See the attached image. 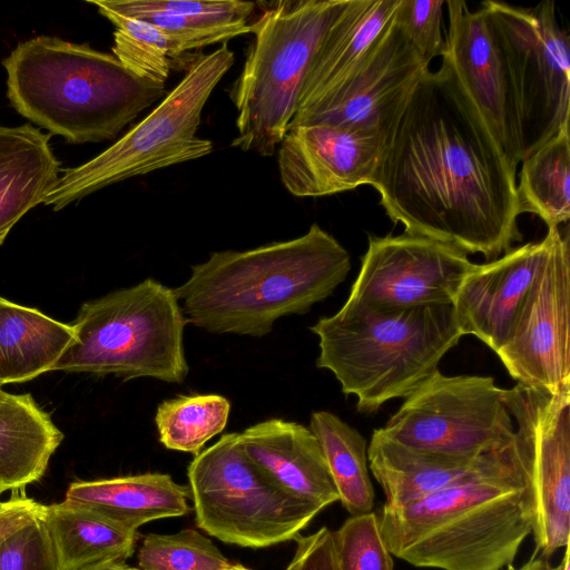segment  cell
Listing matches in <instances>:
<instances>
[{"label": "cell", "instance_id": "6da1fadb", "mask_svg": "<svg viewBox=\"0 0 570 570\" xmlns=\"http://www.w3.org/2000/svg\"><path fill=\"white\" fill-rule=\"evenodd\" d=\"M371 185L405 233L488 262L522 240L517 171L443 58L390 132Z\"/></svg>", "mask_w": 570, "mask_h": 570}, {"label": "cell", "instance_id": "7a4b0ae2", "mask_svg": "<svg viewBox=\"0 0 570 570\" xmlns=\"http://www.w3.org/2000/svg\"><path fill=\"white\" fill-rule=\"evenodd\" d=\"M392 556L421 568L502 570L532 533L534 502L514 438L485 452L464 476L419 500L383 505Z\"/></svg>", "mask_w": 570, "mask_h": 570}, {"label": "cell", "instance_id": "3957f363", "mask_svg": "<svg viewBox=\"0 0 570 570\" xmlns=\"http://www.w3.org/2000/svg\"><path fill=\"white\" fill-rule=\"evenodd\" d=\"M350 269L347 249L313 224L293 239L214 252L173 289L196 327L263 337L278 318L305 314L331 296Z\"/></svg>", "mask_w": 570, "mask_h": 570}, {"label": "cell", "instance_id": "277c9868", "mask_svg": "<svg viewBox=\"0 0 570 570\" xmlns=\"http://www.w3.org/2000/svg\"><path fill=\"white\" fill-rule=\"evenodd\" d=\"M2 66L11 106L72 144L115 138L167 95L165 86L137 77L112 53L51 36L20 42Z\"/></svg>", "mask_w": 570, "mask_h": 570}, {"label": "cell", "instance_id": "5b68a950", "mask_svg": "<svg viewBox=\"0 0 570 570\" xmlns=\"http://www.w3.org/2000/svg\"><path fill=\"white\" fill-rule=\"evenodd\" d=\"M316 366L333 373L363 414L405 399L463 336L453 304L383 307L348 301L309 327Z\"/></svg>", "mask_w": 570, "mask_h": 570}, {"label": "cell", "instance_id": "8992f818", "mask_svg": "<svg viewBox=\"0 0 570 570\" xmlns=\"http://www.w3.org/2000/svg\"><path fill=\"white\" fill-rule=\"evenodd\" d=\"M350 0H279L250 22V41L229 95L237 111L230 146L275 154L288 130L308 71Z\"/></svg>", "mask_w": 570, "mask_h": 570}, {"label": "cell", "instance_id": "52a82bcc", "mask_svg": "<svg viewBox=\"0 0 570 570\" xmlns=\"http://www.w3.org/2000/svg\"><path fill=\"white\" fill-rule=\"evenodd\" d=\"M187 323L174 289L146 278L85 302L71 323L76 340L53 371L181 383Z\"/></svg>", "mask_w": 570, "mask_h": 570}, {"label": "cell", "instance_id": "ba28073f", "mask_svg": "<svg viewBox=\"0 0 570 570\" xmlns=\"http://www.w3.org/2000/svg\"><path fill=\"white\" fill-rule=\"evenodd\" d=\"M234 61L227 42L197 56L178 85L120 139L85 164L62 169L42 204L60 210L115 183L210 154L213 142L197 136L202 112Z\"/></svg>", "mask_w": 570, "mask_h": 570}, {"label": "cell", "instance_id": "9c48e42d", "mask_svg": "<svg viewBox=\"0 0 570 570\" xmlns=\"http://www.w3.org/2000/svg\"><path fill=\"white\" fill-rule=\"evenodd\" d=\"M187 476L197 527L225 543L266 548L295 540L320 512L268 479L237 432L196 454Z\"/></svg>", "mask_w": 570, "mask_h": 570}, {"label": "cell", "instance_id": "30bf717a", "mask_svg": "<svg viewBox=\"0 0 570 570\" xmlns=\"http://www.w3.org/2000/svg\"><path fill=\"white\" fill-rule=\"evenodd\" d=\"M481 7L508 62L523 160L569 125V35L550 0L534 8L498 1H484Z\"/></svg>", "mask_w": 570, "mask_h": 570}, {"label": "cell", "instance_id": "8fae6325", "mask_svg": "<svg viewBox=\"0 0 570 570\" xmlns=\"http://www.w3.org/2000/svg\"><path fill=\"white\" fill-rule=\"evenodd\" d=\"M493 377L442 374L439 368L405 399L382 432L403 445L476 458L510 443L514 422Z\"/></svg>", "mask_w": 570, "mask_h": 570}, {"label": "cell", "instance_id": "7c38bea8", "mask_svg": "<svg viewBox=\"0 0 570 570\" xmlns=\"http://www.w3.org/2000/svg\"><path fill=\"white\" fill-rule=\"evenodd\" d=\"M503 400L533 495L534 542L550 557L570 541V387L549 393L517 383Z\"/></svg>", "mask_w": 570, "mask_h": 570}, {"label": "cell", "instance_id": "4fadbf2b", "mask_svg": "<svg viewBox=\"0 0 570 570\" xmlns=\"http://www.w3.org/2000/svg\"><path fill=\"white\" fill-rule=\"evenodd\" d=\"M548 230L547 257L495 354L517 383L557 393L570 387V246L568 229Z\"/></svg>", "mask_w": 570, "mask_h": 570}, {"label": "cell", "instance_id": "5bb4252c", "mask_svg": "<svg viewBox=\"0 0 570 570\" xmlns=\"http://www.w3.org/2000/svg\"><path fill=\"white\" fill-rule=\"evenodd\" d=\"M428 71L429 65L392 19L356 68L296 111L289 127L331 124L377 132L387 139Z\"/></svg>", "mask_w": 570, "mask_h": 570}, {"label": "cell", "instance_id": "9a60e30c", "mask_svg": "<svg viewBox=\"0 0 570 570\" xmlns=\"http://www.w3.org/2000/svg\"><path fill=\"white\" fill-rule=\"evenodd\" d=\"M475 265L466 253L429 237L370 235L347 301L383 307L452 304Z\"/></svg>", "mask_w": 570, "mask_h": 570}, {"label": "cell", "instance_id": "2e32d148", "mask_svg": "<svg viewBox=\"0 0 570 570\" xmlns=\"http://www.w3.org/2000/svg\"><path fill=\"white\" fill-rule=\"evenodd\" d=\"M446 49L442 56L517 171L521 164L519 118L510 71L494 29L482 7L445 1Z\"/></svg>", "mask_w": 570, "mask_h": 570}, {"label": "cell", "instance_id": "e0dca14e", "mask_svg": "<svg viewBox=\"0 0 570 570\" xmlns=\"http://www.w3.org/2000/svg\"><path fill=\"white\" fill-rule=\"evenodd\" d=\"M386 137L331 124L289 127L278 145L282 184L294 196L321 197L371 185Z\"/></svg>", "mask_w": 570, "mask_h": 570}, {"label": "cell", "instance_id": "ac0fdd59", "mask_svg": "<svg viewBox=\"0 0 570 570\" xmlns=\"http://www.w3.org/2000/svg\"><path fill=\"white\" fill-rule=\"evenodd\" d=\"M551 243L511 248L494 261L476 264L463 279L453 307L463 335H474L493 352L507 342L530 294Z\"/></svg>", "mask_w": 570, "mask_h": 570}, {"label": "cell", "instance_id": "d6986e66", "mask_svg": "<svg viewBox=\"0 0 570 570\" xmlns=\"http://www.w3.org/2000/svg\"><path fill=\"white\" fill-rule=\"evenodd\" d=\"M246 456L276 485L320 511L340 500L324 451L309 428L283 419L239 433Z\"/></svg>", "mask_w": 570, "mask_h": 570}, {"label": "cell", "instance_id": "ffe728a7", "mask_svg": "<svg viewBox=\"0 0 570 570\" xmlns=\"http://www.w3.org/2000/svg\"><path fill=\"white\" fill-rule=\"evenodd\" d=\"M96 7L147 22L176 40L185 52L250 33L253 1L88 0Z\"/></svg>", "mask_w": 570, "mask_h": 570}, {"label": "cell", "instance_id": "44dd1931", "mask_svg": "<svg viewBox=\"0 0 570 570\" xmlns=\"http://www.w3.org/2000/svg\"><path fill=\"white\" fill-rule=\"evenodd\" d=\"M61 163L50 135L32 125L0 126V245L58 180Z\"/></svg>", "mask_w": 570, "mask_h": 570}, {"label": "cell", "instance_id": "7402d4cb", "mask_svg": "<svg viewBox=\"0 0 570 570\" xmlns=\"http://www.w3.org/2000/svg\"><path fill=\"white\" fill-rule=\"evenodd\" d=\"M189 498V488L176 483L169 474L142 473L72 482L65 501L138 530L154 520L187 514Z\"/></svg>", "mask_w": 570, "mask_h": 570}, {"label": "cell", "instance_id": "603a6c76", "mask_svg": "<svg viewBox=\"0 0 570 570\" xmlns=\"http://www.w3.org/2000/svg\"><path fill=\"white\" fill-rule=\"evenodd\" d=\"M63 433L30 393L0 394V495L39 481Z\"/></svg>", "mask_w": 570, "mask_h": 570}, {"label": "cell", "instance_id": "cb8c5ba5", "mask_svg": "<svg viewBox=\"0 0 570 570\" xmlns=\"http://www.w3.org/2000/svg\"><path fill=\"white\" fill-rule=\"evenodd\" d=\"M399 0H350L305 79L297 111L338 85L363 60L393 19Z\"/></svg>", "mask_w": 570, "mask_h": 570}, {"label": "cell", "instance_id": "d4e9b609", "mask_svg": "<svg viewBox=\"0 0 570 570\" xmlns=\"http://www.w3.org/2000/svg\"><path fill=\"white\" fill-rule=\"evenodd\" d=\"M484 454V453H483ZM416 450L373 431L367 446L368 469L385 495L384 505L419 500L468 474L480 458Z\"/></svg>", "mask_w": 570, "mask_h": 570}, {"label": "cell", "instance_id": "484cf974", "mask_svg": "<svg viewBox=\"0 0 570 570\" xmlns=\"http://www.w3.org/2000/svg\"><path fill=\"white\" fill-rule=\"evenodd\" d=\"M75 340L71 323L0 297V386L53 371Z\"/></svg>", "mask_w": 570, "mask_h": 570}, {"label": "cell", "instance_id": "4316f807", "mask_svg": "<svg viewBox=\"0 0 570 570\" xmlns=\"http://www.w3.org/2000/svg\"><path fill=\"white\" fill-rule=\"evenodd\" d=\"M41 520L53 546L59 570L130 558L138 531L85 505L62 501L43 505Z\"/></svg>", "mask_w": 570, "mask_h": 570}, {"label": "cell", "instance_id": "83f0119b", "mask_svg": "<svg viewBox=\"0 0 570 570\" xmlns=\"http://www.w3.org/2000/svg\"><path fill=\"white\" fill-rule=\"evenodd\" d=\"M517 195L520 214L539 216L548 228L570 218L569 125L521 161Z\"/></svg>", "mask_w": 570, "mask_h": 570}, {"label": "cell", "instance_id": "f1b7e54d", "mask_svg": "<svg viewBox=\"0 0 570 570\" xmlns=\"http://www.w3.org/2000/svg\"><path fill=\"white\" fill-rule=\"evenodd\" d=\"M308 428L322 445L338 501L351 515L372 512L375 493L363 435L328 411L313 412Z\"/></svg>", "mask_w": 570, "mask_h": 570}, {"label": "cell", "instance_id": "f546056e", "mask_svg": "<svg viewBox=\"0 0 570 570\" xmlns=\"http://www.w3.org/2000/svg\"><path fill=\"white\" fill-rule=\"evenodd\" d=\"M229 412V400L219 394L178 395L163 401L155 414L159 441L168 450L196 455L225 430Z\"/></svg>", "mask_w": 570, "mask_h": 570}, {"label": "cell", "instance_id": "4dcf8cb0", "mask_svg": "<svg viewBox=\"0 0 570 570\" xmlns=\"http://www.w3.org/2000/svg\"><path fill=\"white\" fill-rule=\"evenodd\" d=\"M97 9L115 26L112 55L142 80L166 86L175 61L186 53L180 43L147 22Z\"/></svg>", "mask_w": 570, "mask_h": 570}, {"label": "cell", "instance_id": "1f68e13d", "mask_svg": "<svg viewBox=\"0 0 570 570\" xmlns=\"http://www.w3.org/2000/svg\"><path fill=\"white\" fill-rule=\"evenodd\" d=\"M229 560L195 529L147 534L138 550L140 570H222Z\"/></svg>", "mask_w": 570, "mask_h": 570}, {"label": "cell", "instance_id": "d6a6232c", "mask_svg": "<svg viewBox=\"0 0 570 570\" xmlns=\"http://www.w3.org/2000/svg\"><path fill=\"white\" fill-rule=\"evenodd\" d=\"M340 570H393V559L383 541L379 514L351 515L333 531Z\"/></svg>", "mask_w": 570, "mask_h": 570}, {"label": "cell", "instance_id": "836d02e7", "mask_svg": "<svg viewBox=\"0 0 570 570\" xmlns=\"http://www.w3.org/2000/svg\"><path fill=\"white\" fill-rule=\"evenodd\" d=\"M444 6L443 0H399L394 11V22L429 66L434 58L445 53Z\"/></svg>", "mask_w": 570, "mask_h": 570}, {"label": "cell", "instance_id": "e575fe53", "mask_svg": "<svg viewBox=\"0 0 570 570\" xmlns=\"http://www.w3.org/2000/svg\"><path fill=\"white\" fill-rule=\"evenodd\" d=\"M0 570H59L53 546L41 517L2 542Z\"/></svg>", "mask_w": 570, "mask_h": 570}, {"label": "cell", "instance_id": "d590c367", "mask_svg": "<svg viewBox=\"0 0 570 570\" xmlns=\"http://www.w3.org/2000/svg\"><path fill=\"white\" fill-rule=\"evenodd\" d=\"M296 549L286 570H340L333 531L322 527L308 535H298Z\"/></svg>", "mask_w": 570, "mask_h": 570}, {"label": "cell", "instance_id": "8d00e7d4", "mask_svg": "<svg viewBox=\"0 0 570 570\" xmlns=\"http://www.w3.org/2000/svg\"><path fill=\"white\" fill-rule=\"evenodd\" d=\"M43 504L27 498L13 495L0 501V546L18 530L41 517Z\"/></svg>", "mask_w": 570, "mask_h": 570}, {"label": "cell", "instance_id": "74e56055", "mask_svg": "<svg viewBox=\"0 0 570 570\" xmlns=\"http://www.w3.org/2000/svg\"><path fill=\"white\" fill-rule=\"evenodd\" d=\"M77 570H140L139 568H135L128 566L125 561L111 560L94 563L90 566H86L83 568Z\"/></svg>", "mask_w": 570, "mask_h": 570}, {"label": "cell", "instance_id": "f35d334b", "mask_svg": "<svg viewBox=\"0 0 570 570\" xmlns=\"http://www.w3.org/2000/svg\"><path fill=\"white\" fill-rule=\"evenodd\" d=\"M510 570H552L549 562L543 558L531 559L519 568H510Z\"/></svg>", "mask_w": 570, "mask_h": 570}, {"label": "cell", "instance_id": "ab89813d", "mask_svg": "<svg viewBox=\"0 0 570 570\" xmlns=\"http://www.w3.org/2000/svg\"><path fill=\"white\" fill-rule=\"evenodd\" d=\"M569 554H570L569 544H567L561 563L557 568H553L552 570H570Z\"/></svg>", "mask_w": 570, "mask_h": 570}, {"label": "cell", "instance_id": "60d3db41", "mask_svg": "<svg viewBox=\"0 0 570 570\" xmlns=\"http://www.w3.org/2000/svg\"><path fill=\"white\" fill-rule=\"evenodd\" d=\"M222 570H250V569H248L239 563H230L228 567H226Z\"/></svg>", "mask_w": 570, "mask_h": 570}, {"label": "cell", "instance_id": "b9f144b4", "mask_svg": "<svg viewBox=\"0 0 570 570\" xmlns=\"http://www.w3.org/2000/svg\"><path fill=\"white\" fill-rule=\"evenodd\" d=\"M2 391H3V389H2V386H0V394L2 393Z\"/></svg>", "mask_w": 570, "mask_h": 570}]
</instances>
